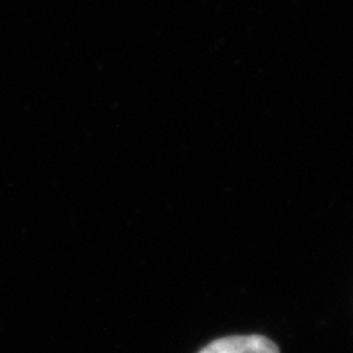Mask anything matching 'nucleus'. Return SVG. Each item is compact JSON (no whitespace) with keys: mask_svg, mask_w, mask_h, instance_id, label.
Wrapping results in <instances>:
<instances>
[{"mask_svg":"<svg viewBox=\"0 0 353 353\" xmlns=\"http://www.w3.org/2000/svg\"><path fill=\"white\" fill-rule=\"evenodd\" d=\"M199 353H280V350L270 339L252 334L215 340Z\"/></svg>","mask_w":353,"mask_h":353,"instance_id":"1","label":"nucleus"}]
</instances>
